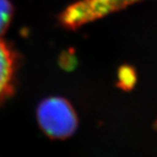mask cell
Returning a JSON list of instances; mask_svg holds the SVG:
<instances>
[{
    "instance_id": "obj_1",
    "label": "cell",
    "mask_w": 157,
    "mask_h": 157,
    "mask_svg": "<svg viewBox=\"0 0 157 157\" xmlns=\"http://www.w3.org/2000/svg\"><path fill=\"white\" fill-rule=\"evenodd\" d=\"M36 117L40 129L52 140H66L76 132L78 115L69 101L52 96L39 102Z\"/></svg>"
},
{
    "instance_id": "obj_2",
    "label": "cell",
    "mask_w": 157,
    "mask_h": 157,
    "mask_svg": "<svg viewBox=\"0 0 157 157\" xmlns=\"http://www.w3.org/2000/svg\"><path fill=\"white\" fill-rule=\"evenodd\" d=\"M138 1L140 0H78L60 12L59 22L63 28L73 31Z\"/></svg>"
},
{
    "instance_id": "obj_3",
    "label": "cell",
    "mask_w": 157,
    "mask_h": 157,
    "mask_svg": "<svg viewBox=\"0 0 157 157\" xmlns=\"http://www.w3.org/2000/svg\"><path fill=\"white\" fill-rule=\"evenodd\" d=\"M18 66L17 51L0 38V107L15 93Z\"/></svg>"
},
{
    "instance_id": "obj_4",
    "label": "cell",
    "mask_w": 157,
    "mask_h": 157,
    "mask_svg": "<svg viewBox=\"0 0 157 157\" xmlns=\"http://www.w3.org/2000/svg\"><path fill=\"white\" fill-rule=\"evenodd\" d=\"M14 16V6L10 0H0V38L6 33Z\"/></svg>"
},
{
    "instance_id": "obj_5",
    "label": "cell",
    "mask_w": 157,
    "mask_h": 157,
    "mask_svg": "<svg viewBox=\"0 0 157 157\" xmlns=\"http://www.w3.org/2000/svg\"><path fill=\"white\" fill-rule=\"evenodd\" d=\"M119 84L122 88L130 89L135 82V73L130 67H122L119 73Z\"/></svg>"
}]
</instances>
